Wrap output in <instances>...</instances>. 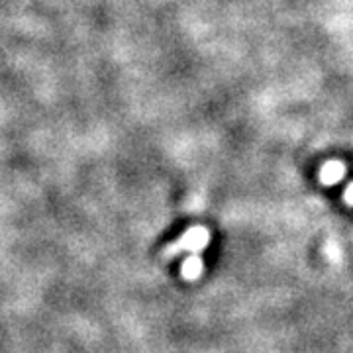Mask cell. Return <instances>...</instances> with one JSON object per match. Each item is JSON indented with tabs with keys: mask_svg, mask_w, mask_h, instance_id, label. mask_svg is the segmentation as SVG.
<instances>
[{
	"mask_svg": "<svg viewBox=\"0 0 353 353\" xmlns=\"http://www.w3.org/2000/svg\"><path fill=\"white\" fill-rule=\"evenodd\" d=\"M204 273V261H202L201 253H190L187 259L183 261L181 267V275L187 281H199Z\"/></svg>",
	"mask_w": 353,
	"mask_h": 353,
	"instance_id": "7a4b0ae2",
	"label": "cell"
},
{
	"mask_svg": "<svg viewBox=\"0 0 353 353\" xmlns=\"http://www.w3.org/2000/svg\"><path fill=\"white\" fill-rule=\"evenodd\" d=\"M343 201L347 202L350 206H353V183H350L347 189L343 190Z\"/></svg>",
	"mask_w": 353,
	"mask_h": 353,
	"instance_id": "277c9868",
	"label": "cell"
},
{
	"mask_svg": "<svg viewBox=\"0 0 353 353\" xmlns=\"http://www.w3.org/2000/svg\"><path fill=\"white\" fill-rule=\"evenodd\" d=\"M210 243V230L204 226H192L187 232H183V236L175 240L173 243H169L163 250L165 259L176 257L181 253H201L208 248Z\"/></svg>",
	"mask_w": 353,
	"mask_h": 353,
	"instance_id": "6da1fadb",
	"label": "cell"
},
{
	"mask_svg": "<svg viewBox=\"0 0 353 353\" xmlns=\"http://www.w3.org/2000/svg\"><path fill=\"white\" fill-rule=\"evenodd\" d=\"M343 176H345V165L341 161H336V159L324 163L320 169V181L324 185H338Z\"/></svg>",
	"mask_w": 353,
	"mask_h": 353,
	"instance_id": "3957f363",
	"label": "cell"
}]
</instances>
